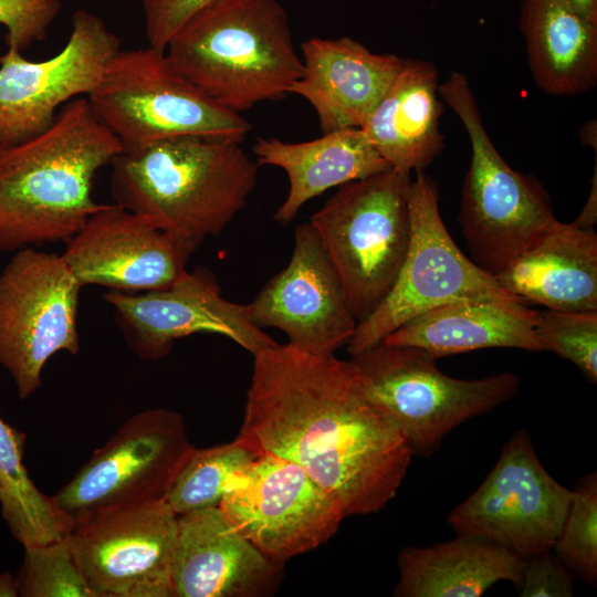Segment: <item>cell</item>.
Here are the masks:
<instances>
[{"label": "cell", "mask_w": 597, "mask_h": 597, "mask_svg": "<svg viewBox=\"0 0 597 597\" xmlns=\"http://www.w3.org/2000/svg\"><path fill=\"white\" fill-rule=\"evenodd\" d=\"M253 357L237 438L298 464L336 498L345 517L383 510L413 453L359 368L289 343Z\"/></svg>", "instance_id": "1"}, {"label": "cell", "mask_w": 597, "mask_h": 597, "mask_svg": "<svg viewBox=\"0 0 597 597\" xmlns=\"http://www.w3.org/2000/svg\"><path fill=\"white\" fill-rule=\"evenodd\" d=\"M123 151L83 97L43 132L0 144V250L70 240L104 206L93 198L95 176Z\"/></svg>", "instance_id": "2"}, {"label": "cell", "mask_w": 597, "mask_h": 597, "mask_svg": "<svg viewBox=\"0 0 597 597\" xmlns=\"http://www.w3.org/2000/svg\"><path fill=\"white\" fill-rule=\"evenodd\" d=\"M112 165L115 203L191 254L245 209L259 174L241 143L195 136L123 151Z\"/></svg>", "instance_id": "3"}, {"label": "cell", "mask_w": 597, "mask_h": 597, "mask_svg": "<svg viewBox=\"0 0 597 597\" xmlns=\"http://www.w3.org/2000/svg\"><path fill=\"white\" fill-rule=\"evenodd\" d=\"M165 53L191 84L238 114L283 100L303 73L277 0H217L186 21Z\"/></svg>", "instance_id": "4"}, {"label": "cell", "mask_w": 597, "mask_h": 597, "mask_svg": "<svg viewBox=\"0 0 597 597\" xmlns=\"http://www.w3.org/2000/svg\"><path fill=\"white\" fill-rule=\"evenodd\" d=\"M439 94L471 144L458 221L471 261L494 277L548 230L556 220L553 207L534 176L513 170L501 157L464 74L451 72Z\"/></svg>", "instance_id": "5"}, {"label": "cell", "mask_w": 597, "mask_h": 597, "mask_svg": "<svg viewBox=\"0 0 597 597\" xmlns=\"http://www.w3.org/2000/svg\"><path fill=\"white\" fill-rule=\"evenodd\" d=\"M87 101L124 151L187 136L242 144L252 128L184 77L165 51L149 45L119 50Z\"/></svg>", "instance_id": "6"}, {"label": "cell", "mask_w": 597, "mask_h": 597, "mask_svg": "<svg viewBox=\"0 0 597 597\" xmlns=\"http://www.w3.org/2000/svg\"><path fill=\"white\" fill-rule=\"evenodd\" d=\"M411 175L388 168L342 185L311 217L357 324L391 290L405 261Z\"/></svg>", "instance_id": "7"}, {"label": "cell", "mask_w": 597, "mask_h": 597, "mask_svg": "<svg viewBox=\"0 0 597 597\" xmlns=\"http://www.w3.org/2000/svg\"><path fill=\"white\" fill-rule=\"evenodd\" d=\"M350 360L395 418L412 453L422 457L433 454L460 425L515 397L521 385L512 373L454 378L443 374L428 352L383 342Z\"/></svg>", "instance_id": "8"}, {"label": "cell", "mask_w": 597, "mask_h": 597, "mask_svg": "<svg viewBox=\"0 0 597 597\" xmlns=\"http://www.w3.org/2000/svg\"><path fill=\"white\" fill-rule=\"evenodd\" d=\"M409 210L411 238L405 261L383 302L357 324L347 344L352 357L436 306L513 296L458 248L439 212L438 185L425 171L411 180Z\"/></svg>", "instance_id": "9"}, {"label": "cell", "mask_w": 597, "mask_h": 597, "mask_svg": "<svg viewBox=\"0 0 597 597\" xmlns=\"http://www.w3.org/2000/svg\"><path fill=\"white\" fill-rule=\"evenodd\" d=\"M82 284L62 255L24 248L0 271V365L27 399L59 352L80 350L77 313Z\"/></svg>", "instance_id": "10"}, {"label": "cell", "mask_w": 597, "mask_h": 597, "mask_svg": "<svg viewBox=\"0 0 597 597\" xmlns=\"http://www.w3.org/2000/svg\"><path fill=\"white\" fill-rule=\"evenodd\" d=\"M572 490L556 481L536 454L530 433L515 431L481 485L449 514L457 535L479 537L521 557L552 551Z\"/></svg>", "instance_id": "11"}, {"label": "cell", "mask_w": 597, "mask_h": 597, "mask_svg": "<svg viewBox=\"0 0 597 597\" xmlns=\"http://www.w3.org/2000/svg\"><path fill=\"white\" fill-rule=\"evenodd\" d=\"M192 449L180 413L144 410L124 422L53 496L74 522L103 510L165 499Z\"/></svg>", "instance_id": "12"}, {"label": "cell", "mask_w": 597, "mask_h": 597, "mask_svg": "<svg viewBox=\"0 0 597 597\" xmlns=\"http://www.w3.org/2000/svg\"><path fill=\"white\" fill-rule=\"evenodd\" d=\"M178 515L165 499L76 521L67 541L94 597H171Z\"/></svg>", "instance_id": "13"}, {"label": "cell", "mask_w": 597, "mask_h": 597, "mask_svg": "<svg viewBox=\"0 0 597 597\" xmlns=\"http://www.w3.org/2000/svg\"><path fill=\"white\" fill-rule=\"evenodd\" d=\"M219 507L276 564L327 542L345 517L336 498L298 464L265 452L226 493Z\"/></svg>", "instance_id": "14"}, {"label": "cell", "mask_w": 597, "mask_h": 597, "mask_svg": "<svg viewBox=\"0 0 597 597\" xmlns=\"http://www.w3.org/2000/svg\"><path fill=\"white\" fill-rule=\"evenodd\" d=\"M119 40L97 15L73 13L66 44L52 57L29 61L9 49L0 59V144H11L46 129L59 111L101 81Z\"/></svg>", "instance_id": "15"}, {"label": "cell", "mask_w": 597, "mask_h": 597, "mask_svg": "<svg viewBox=\"0 0 597 597\" xmlns=\"http://www.w3.org/2000/svg\"><path fill=\"white\" fill-rule=\"evenodd\" d=\"M104 300L114 308L129 346L143 359H160L177 339L201 333L224 336L252 355L277 344L254 325L248 304L221 295L214 276L205 268L186 271L165 289L140 294L109 290Z\"/></svg>", "instance_id": "16"}, {"label": "cell", "mask_w": 597, "mask_h": 597, "mask_svg": "<svg viewBox=\"0 0 597 597\" xmlns=\"http://www.w3.org/2000/svg\"><path fill=\"white\" fill-rule=\"evenodd\" d=\"M248 305L254 325L281 329L289 344L313 355H334L357 327L339 276L310 222L296 227L289 264Z\"/></svg>", "instance_id": "17"}, {"label": "cell", "mask_w": 597, "mask_h": 597, "mask_svg": "<svg viewBox=\"0 0 597 597\" xmlns=\"http://www.w3.org/2000/svg\"><path fill=\"white\" fill-rule=\"evenodd\" d=\"M83 285L125 293L170 286L191 255L178 241L138 214L104 205L67 240L61 254Z\"/></svg>", "instance_id": "18"}, {"label": "cell", "mask_w": 597, "mask_h": 597, "mask_svg": "<svg viewBox=\"0 0 597 597\" xmlns=\"http://www.w3.org/2000/svg\"><path fill=\"white\" fill-rule=\"evenodd\" d=\"M280 564L266 558L219 506L178 515L174 597H248L273 584Z\"/></svg>", "instance_id": "19"}, {"label": "cell", "mask_w": 597, "mask_h": 597, "mask_svg": "<svg viewBox=\"0 0 597 597\" xmlns=\"http://www.w3.org/2000/svg\"><path fill=\"white\" fill-rule=\"evenodd\" d=\"M301 52L303 73L290 94L312 105L322 134L362 128L404 63L348 36L310 38L301 43Z\"/></svg>", "instance_id": "20"}, {"label": "cell", "mask_w": 597, "mask_h": 597, "mask_svg": "<svg viewBox=\"0 0 597 597\" xmlns=\"http://www.w3.org/2000/svg\"><path fill=\"white\" fill-rule=\"evenodd\" d=\"M494 279L509 294L547 310L597 311V234L556 219Z\"/></svg>", "instance_id": "21"}, {"label": "cell", "mask_w": 597, "mask_h": 597, "mask_svg": "<svg viewBox=\"0 0 597 597\" xmlns=\"http://www.w3.org/2000/svg\"><path fill=\"white\" fill-rule=\"evenodd\" d=\"M536 314L514 296L458 301L412 317L383 343L418 347L437 359L491 347L544 352L535 332Z\"/></svg>", "instance_id": "22"}, {"label": "cell", "mask_w": 597, "mask_h": 597, "mask_svg": "<svg viewBox=\"0 0 597 597\" xmlns=\"http://www.w3.org/2000/svg\"><path fill=\"white\" fill-rule=\"evenodd\" d=\"M436 66L404 59L388 90L362 127L374 148L398 172L425 169L444 148L439 129L443 104Z\"/></svg>", "instance_id": "23"}, {"label": "cell", "mask_w": 597, "mask_h": 597, "mask_svg": "<svg viewBox=\"0 0 597 597\" xmlns=\"http://www.w3.org/2000/svg\"><path fill=\"white\" fill-rule=\"evenodd\" d=\"M258 165L284 170L289 191L274 213L279 223L293 221L300 209L326 190L391 168L363 128H344L300 143L259 137L253 144Z\"/></svg>", "instance_id": "24"}, {"label": "cell", "mask_w": 597, "mask_h": 597, "mask_svg": "<svg viewBox=\"0 0 597 597\" xmlns=\"http://www.w3.org/2000/svg\"><path fill=\"white\" fill-rule=\"evenodd\" d=\"M396 597H480L499 582L519 587L523 557L489 541L457 535L398 555Z\"/></svg>", "instance_id": "25"}, {"label": "cell", "mask_w": 597, "mask_h": 597, "mask_svg": "<svg viewBox=\"0 0 597 597\" xmlns=\"http://www.w3.org/2000/svg\"><path fill=\"white\" fill-rule=\"evenodd\" d=\"M520 28L536 85L551 95H577L597 83V23L566 0H522Z\"/></svg>", "instance_id": "26"}, {"label": "cell", "mask_w": 597, "mask_h": 597, "mask_svg": "<svg viewBox=\"0 0 597 597\" xmlns=\"http://www.w3.org/2000/svg\"><path fill=\"white\" fill-rule=\"evenodd\" d=\"M27 436L0 418V505L13 537L24 547L61 541L74 520L54 496L40 491L23 463Z\"/></svg>", "instance_id": "27"}, {"label": "cell", "mask_w": 597, "mask_h": 597, "mask_svg": "<svg viewBox=\"0 0 597 597\" xmlns=\"http://www.w3.org/2000/svg\"><path fill=\"white\" fill-rule=\"evenodd\" d=\"M259 454L239 438L211 448H193L178 470L165 500L177 515L219 506L226 493Z\"/></svg>", "instance_id": "28"}, {"label": "cell", "mask_w": 597, "mask_h": 597, "mask_svg": "<svg viewBox=\"0 0 597 597\" xmlns=\"http://www.w3.org/2000/svg\"><path fill=\"white\" fill-rule=\"evenodd\" d=\"M553 553L588 585L597 584V474L582 476L572 489V500Z\"/></svg>", "instance_id": "29"}, {"label": "cell", "mask_w": 597, "mask_h": 597, "mask_svg": "<svg viewBox=\"0 0 597 597\" xmlns=\"http://www.w3.org/2000/svg\"><path fill=\"white\" fill-rule=\"evenodd\" d=\"M17 578L22 597H94L67 537L24 548Z\"/></svg>", "instance_id": "30"}, {"label": "cell", "mask_w": 597, "mask_h": 597, "mask_svg": "<svg viewBox=\"0 0 597 597\" xmlns=\"http://www.w3.org/2000/svg\"><path fill=\"white\" fill-rule=\"evenodd\" d=\"M535 332L544 352L572 362L586 380L597 383V311H537Z\"/></svg>", "instance_id": "31"}, {"label": "cell", "mask_w": 597, "mask_h": 597, "mask_svg": "<svg viewBox=\"0 0 597 597\" xmlns=\"http://www.w3.org/2000/svg\"><path fill=\"white\" fill-rule=\"evenodd\" d=\"M61 9L60 0H0V24L9 49L22 52L45 38Z\"/></svg>", "instance_id": "32"}, {"label": "cell", "mask_w": 597, "mask_h": 597, "mask_svg": "<svg viewBox=\"0 0 597 597\" xmlns=\"http://www.w3.org/2000/svg\"><path fill=\"white\" fill-rule=\"evenodd\" d=\"M520 597H570L574 575L552 553L544 551L523 557Z\"/></svg>", "instance_id": "33"}, {"label": "cell", "mask_w": 597, "mask_h": 597, "mask_svg": "<svg viewBox=\"0 0 597 597\" xmlns=\"http://www.w3.org/2000/svg\"><path fill=\"white\" fill-rule=\"evenodd\" d=\"M217 0H142L148 45L165 51L175 33L202 8Z\"/></svg>", "instance_id": "34"}, {"label": "cell", "mask_w": 597, "mask_h": 597, "mask_svg": "<svg viewBox=\"0 0 597 597\" xmlns=\"http://www.w3.org/2000/svg\"><path fill=\"white\" fill-rule=\"evenodd\" d=\"M597 221V165L595 163L594 177L591 180V189L586 205L580 214L572 222L583 229H594Z\"/></svg>", "instance_id": "35"}, {"label": "cell", "mask_w": 597, "mask_h": 597, "mask_svg": "<svg viewBox=\"0 0 597 597\" xmlns=\"http://www.w3.org/2000/svg\"><path fill=\"white\" fill-rule=\"evenodd\" d=\"M584 18L597 23V0H566Z\"/></svg>", "instance_id": "36"}, {"label": "cell", "mask_w": 597, "mask_h": 597, "mask_svg": "<svg viewBox=\"0 0 597 597\" xmlns=\"http://www.w3.org/2000/svg\"><path fill=\"white\" fill-rule=\"evenodd\" d=\"M19 596L18 578L10 573H0V597Z\"/></svg>", "instance_id": "37"}, {"label": "cell", "mask_w": 597, "mask_h": 597, "mask_svg": "<svg viewBox=\"0 0 597 597\" xmlns=\"http://www.w3.org/2000/svg\"><path fill=\"white\" fill-rule=\"evenodd\" d=\"M580 138L584 144L594 146V148H597V138H596V122H589L587 125H585L580 133Z\"/></svg>", "instance_id": "38"}]
</instances>
